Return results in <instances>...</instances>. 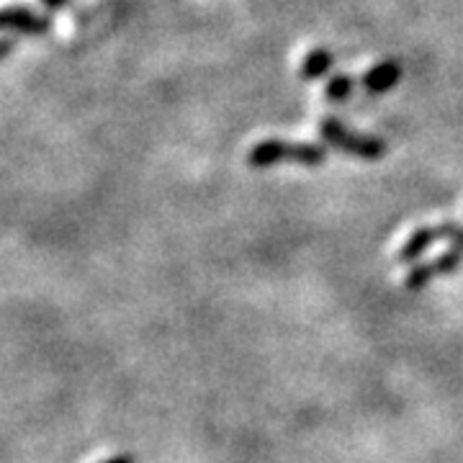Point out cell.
<instances>
[{
	"label": "cell",
	"mask_w": 463,
	"mask_h": 463,
	"mask_svg": "<svg viewBox=\"0 0 463 463\" xmlns=\"http://www.w3.org/2000/svg\"><path fill=\"white\" fill-rule=\"evenodd\" d=\"M327 160V149L319 145H301V142H283V139H265L250 149V167H270L279 163H298L315 167Z\"/></svg>",
	"instance_id": "1"
},
{
	"label": "cell",
	"mask_w": 463,
	"mask_h": 463,
	"mask_svg": "<svg viewBox=\"0 0 463 463\" xmlns=\"http://www.w3.org/2000/svg\"><path fill=\"white\" fill-rule=\"evenodd\" d=\"M319 134L325 137V142L330 147L340 149L345 155L361 157V160H381L386 155V142L371 134H361L347 129L345 124H340L337 118H322L319 121Z\"/></svg>",
	"instance_id": "2"
},
{
	"label": "cell",
	"mask_w": 463,
	"mask_h": 463,
	"mask_svg": "<svg viewBox=\"0 0 463 463\" xmlns=\"http://www.w3.org/2000/svg\"><path fill=\"white\" fill-rule=\"evenodd\" d=\"M446 240L453 248H458L463 252V227L456 222H446V224H435V227H422L410 234V240L399 248L397 260L399 263H412L417 260L425 250L430 248L432 242Z\"/></svg>",
	"instance_id": "3"
},
{
	"label": "cell",
	"mask_w": 463,
	"mask_h": 463,
	"mask_svg": "<svg viewBox=\"0 0 463 463\" xmlns=\"http://www.w3.org/2000/svg\"><path fill=\"white\" fill-rule=\"evenodd\" d=\"M463 260V252L458 248H450L448 252H443L440 258H435L430 263H420L412 265V270L407 273V279H404V288H410V291H420V288H425L432 279H438V276H448V273H456L458 268H461Z\"/></svg>",
	"instance_id": "4"
},
{
	"label": "cell",
	"mask_w": 463,
	"mask_h": 463,
	"mask_svg": "<svg viewBox=\"0 0 463 463\" xmlns=\"http://www.w3.org/2000/svg\"><path fill=\"white\" fill-rule=\"evenodd\" d=\"M0 24H3V29H8V32H21L29 33V36H42V33L50 32L52 26L50 18L33 14L29 5H8V8L3 11Z\"/></svg>",
	"instance_id": "5"
},
{
	"label": "cell",
	"mask_w": 463,
	"mask_h": 463,
	"mask_svg": "<svg viewBox=\"0 0 463 463\" xmlns=\"http://www.w3.org/2000/svg\"><path fill=\"white\" fill-rule=\"evenodd\" d=\"M402 80V65L389 60V62H381V65L371 67L368 72L364 75V88L368 93H383L389 88Z\"/></svg>",
	"instance_id": "6"
},
{
	"label": "cell",
	"mask_w": 463,
	"mask_h": 463,
	"mask_svg": "<svg viewBox=\"0 0 463 463\" xmlns=\"http://www.w3.org/2000/svg\"><path fill=\"white\" fill-rule=\"evenodd\" d=\"M332 65H335V57H332L330 50H322V47L312 50L301 62V78L304 80H319L330 72Z\"/></svg>",
	"instance_id": "7"
},
{
	"label": "cell",
	"mask_w": 463,
	"mask_h": 463,
	"mask_svg": "<svg viewBox=\"0 0 463 463\" xmlns=\"http://www.w3.org/2000/svg\"><path fill=\"white\" fill-rule=\"evenodd\" d=\"M353 78L347 75H332L325 85V99L327 100H345L353 93Z\"/></svg>",
	"instance_id": "8"
},
{
	"label": "cell",
	"mask_w": 463,
	"mask_h": 463,
	"mask_svg": "<svg viewBox=\"0 0 463 463\" xmlns=\"http://www.w3.org/2000/svg\"><path fill=\"white\" fill-rule=\"evenodd\" d=\"M103 463H137L134 461V456H129V453H121V456H114V458H109V461Z\"/></svg>",
	"instance_id": "9"
},
{
	"label": "cell",
	"mask_w": 463,
	"mask_h": 463,
	"mask_svg": "<svg viewBox=\"0 0 463 463\" xmlns=\"http://www.w3.org/2000/svg\"><path fill=\"white\" fill-rule=\"evenodd\" d=\"M47 8H52V11H60V8H65L67 5V0H42Z\"/></svg>",
	"instance_id": "10"
},
{
	"label": "cell",
	"mask_w": 463,
	"mask_h": 463,
	"mask_svg": "<svg viewBox=\"0 0 463 463\" xmlns=\"http://www.w3.org/2000/svg\"><path fill=\"white\" fill-rule=\"evenodd\" d=\"M0 54H3V57H8V50H11V42H3V47H0Z\"/></svg>",
	"instance_id": "11"
}]
</instances>
